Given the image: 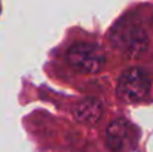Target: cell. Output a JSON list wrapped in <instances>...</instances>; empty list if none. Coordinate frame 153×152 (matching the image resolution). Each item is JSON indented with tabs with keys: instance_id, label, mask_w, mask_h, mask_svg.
<instances>
[{
	"instance_id": "obj_1",
	"label": "cell",
	"mask_w": 153,
	"mask_h": 152,
	"mask_svg": "<svg viewBox=\"0 0 153 152\" xmlns=\"http://www.w3.org/2000/svg\"><path fill=\"white\" fill-rule=\"evenodd\" d=\"M111 43L128 55H138L147 48L149 33L138 12L123 15L110 30Z\"/></svg>"
},
{
	"instance_id": "obj_2",
	"label": "cell",
	"mask_w": 153,
	"mask_h": 152,
	"mask_svg": "<svg viewBox=\"0 0 153 152\" xmlns=\"http://www.w3.org/2000/svg\"><path fill=\"white\" fill-rule=\"evenodd\" d=\"M67 63L83 73H97L105 63V55L102 49L95 43H76L67 51Z\"/></svg>"
},
{
	"instance_id": "obj_3",
	"label": "cell",
	"mask_w": 153,
	"mask_h": 152,
	"mask_svg": "<svg viewBox=\"0 0 153 152\" xmlns=\"http://www.w3.org/2000/svg\"><path fill=\"white\" fill-rule=\"evenodd\" d=\"M150 91V79L143 69L131 67L125 70L117 82V96L123 101L137 103L144 100Z\"/></svg>"
},
{
	"instance_id": "obj_4",
	"label": "cell",
	"mask_w": 153,
	"mask_h": 152,
	"mask_svg": "<svg viewBox=\"0 0 153 152\" xmlns=\"http://www.w3.org/2000/svg\"><path fill=\"white\" fill-rule=\"evenodd\" d=\"M138 131L126 119L119 118L107 128V145L113 152H129L137 143Z\"/></svg>"
},
{
	"instance_id": "obj_5",
	"label": "cell",
	"mask_w": 153,
	"mask_h": 152,
	"mask_svg": "<svg viewBox=\"0 0 153 152\" xmlns=\"http://www.w3.org/2000/svg\"><path fill=\"white\" fill-rule=\"evenodd\" d=\"M102 103L98 99H94V97H89V99H85V100L79 101L74 107H73V116L77 122H82V124H86V125H92L95 122L100 121L102 115Z\"/></svg>"
}]
</instances>
